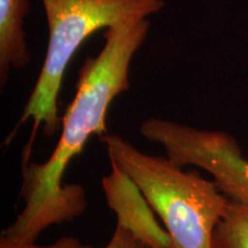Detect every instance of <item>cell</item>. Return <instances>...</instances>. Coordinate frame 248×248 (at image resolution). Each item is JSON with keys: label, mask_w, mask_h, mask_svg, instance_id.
<instances>
[{"label": "cell", "mask_w": 248, "mask_h": 248, "mask_svg": "<svg viewBox=\"0 0 248 248\" xmlns=\"http://www.w3.org/2000/svg\"><path fill=\"white\" fill-rule=\"evenodd\" d=\"M148 29L146 17H131L107 28L100 53L86 59L80 68L76 94L62 119L54 151L45 162L22 164L21 198L26 204L2 235L36 241L49 226L70 222L84 213V188L64 185V171L92 136L101 138L107 133L108 109L120 93L129 90L130 63Z\"/></svg>", "instance_id": "6da1fadb"}, {"label": "cell", "mask_w": 248, "mask_h": 248, "mask_svg": "<svg viewBox=\"0 0 248 248\" xmlns=\"http://www.w3.org/2000/svg\"><path fill=\"white\" fill-rule=\"evenodd\" d=\"M101 140L108 157L136 182L160 216L170 248H213L214 231L230 203L213 179L169 157L144 153L119 135L106 133Z\"/></svg>", "instance_id": "7a4b0ae2"}, {"label": "cell", "mask_w": 248, "mask_h": 248, "mask_svg": "<svg viewBox=\"0 0 248 248\" xmlns=\"http://www.w3.org/2000/svg\"><path fill=\"white\" fill-rule=\"evenodd\" d=\"M48 23L46 57L35 88L24 107L20 125L32 120L33 130L23 163L39 128L52 136L61 126L58 99L64 73L76 51L95 31L131 17L157 13L166 0H42Z\"/></svg>", "instance_id": "3957f363"}, {"label": "cell", "mask_w": 248, "mask_h": 248, "mask_svg": "<svg viewBox=\"0 0 248 248\" xmlns=\"http://www.w3.org/2000/svg\"><path fill=\"white\" fill-rule=\"evenodd\" d=\"M140 133L147 140L162 145L167 157L177 166L208 171L230 201L248 204V159L232 136L155 117L141 123Z\"/></svg>", "instance_id": "277c9868"}, {"label": "cell", "mask_w": 248, "mask_h": 248, "mask_svg": "<svg viewBox=\"0 0 248 248\" xmlns=\"http://www.w3.org/2000/svg\"><path fill=\"white\" fill-rule=\"evenodd\" d=\"M109 162L110 172L102 178L101 187L108 207L116 215V225L151 248H170L168 232L156 221L139 186L115 161L109 159Z\"/></svg>", "instance_id": "5b68a950"}, {"label": "cell", "mask_w": 248, "mask_h": 248, "mask_svg": "<svg viewBox=\"0 0 248 248\" xmlns=\"http://www.w3.org/2000/svg\"><path fill=\"white\" fill-rule=\"evenodd\" d=\"M29 12L28 0H0V84L7 82L11 69H21L30 61L23 30Z\"/></svg>", "instance_id": "8992f818"}, {"label": "cell", "mask_w": 248, "mask_h": 248, "mask_svg": "<svg viewBox=\"0 0 248 248\" xmlns=\"http://www.w3.org/2000/svg\"><path fill=\"white\" fill-rule=\"evenodd\" d=\"M213 248H248V204L230 201L215 228Z\"/></svg>", "instance_id": "52a82bcc"}, {"label": "cell", "mask_w": 248, "mask_h": 248, "mask_svg": "<svg viewBox=\"0 0 248 248\" xmlns=\"http://www.w3.org/2000/svg\"><path fill=\"white\" fill-rule=\"evenodd\" d=\"M0 248H93L89 245H84L79 239L75 237H61L53 244L47 245V246H40L37 245L35 241H24L17 240L13 238L5 237L1 235L0 239Z\"/></svg>", "instance_id": "ba28073f"}, {"label": "cell", "mask_w": 248, "mask_h": 248, "mask_svg": "<svg viewBox=\"0 0 248 248\" xmlns=\"http://www.w3.org/2000/svg\"><path fill=\"white\" fill-rule=\"evenodd\" d=\"M104 248H151L147 245L141 243L135 235L130 233L129 231L124 230L121 226L115 228L110 240Z\"/></svg>", "instance_id": "9c48e42d"}]
</instances>
